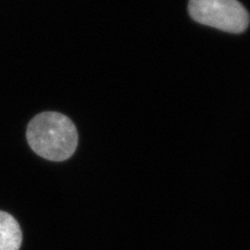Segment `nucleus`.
I'll use <instances>...</instances> for the list:
<instances>
[{
  "label": "nucleus",
  "mask_w": 250,
  "mask_h": 250,
  "mask_svg": "<svg viewBox=\"0 0 250 250\" xmlns=\"http://www.w3.org/2000/svg\"><path fill=\"white\" fill-rule=\"evenodd\" d=\"M28 144L42 158L62 162L69 159L77 147L75 125L65 115L45 112L37 115L28 124Z\"/></svg>",
  "instance_id": "1"
},
{
  "label": "nucleus",
  "mask_w": 250,
  "mask_h": 250,
  "mask_svg": "<svg viewBox=\"0 0 250 250\" xmlns=\"http://www.w3.org/2000/svg\"><path fill=\"white\" fill-rule=\"evenodd\" d=\"M190 17L202 25L229 34H242L248 28L250 16L238 0H190Z\"/></svg>",
  "instance_id": "2"
},
{
  "label": "nucleus",
  "mask_w": 250,
  "mask_h": 250,
  "mask_svg": "<svg viewBox=\"0 0 250 250\" xmlns=\"http://www.w3.org/2000/svg\"><path fill=\"white\" fill-rule=\"evenodd\" d=\"M21 243L19 223L12 215L0 210V250H19Z\"/></svg>",
  "instance_id": "3"
}]
</instances>
